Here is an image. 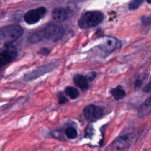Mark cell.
Returning a JSON list of instances; mask_svg holds the SVG:
<instances>
[{
  "instance_id": "obj_1",
  "label": "cell",
  "mask_w": 151,
  "mask_h": 151,
  "mask_svg": "<svg viewBox=\"0 0 151 151\" xmlns=\"http://www.w3.org/2000/svg\"><path fill=\"white\" fill-rule=\"evenodd\" d=\"M24 29L19 25H9L0 28V44L11 45L23 34Z\"/></svg>"
},
{
  "instance_id": "obj_2",
  "label": "cell",
  "mask_w": 151,
  "mask_h": 151,
  "mask_svg": "<svg viewBox=\"0 0 151 151\" xmlns=\"http://www.w3.org/2000/svg\"><path fill=\"white\" fill-rule=\"evenodd\" d=\"M102 12L99 11H88L81 15L78 21V25L81 29H88L100 24L103 20Z\"/></svg>"
},
{
  "instance_id": "obj_3",
  "label": "cell",
  "mask_w": 151,
  "mask_h": 151,
  "mask_svg": "<svg viewBox=\"0 0 151 151\" xmlns=\"http://www.w3.org/2000/svg\"><path fill=\"white\" fill-rule=\"evenodd\" d=\"M134 134L129 133L117 137L108 147L109 151H124L130 147L136 140Z\"/></svg>"
},
{
  "instance_id": "obj_4",
  "label": "cell",
  "mask_w": 151,
  "mask_h": 151,
  "mask_svg": "<svg viewBox=\"0 0 151 151\" xmlns=\"http://www.w3.org/2000/svg\"><path fill=\"white\" fill-rule=\"evenodd\" d=\"M45 38L52 41L60 40L64 34V29L60 24H48L44 28Z\"/></svg>"
},
{
  "instance_id": "obj_5",
  "label": "cell",
  "mask_w": 151,
  "mask_h": 151,
  "mask_svg": "<svg viewBox=\"0 0 151 151\" xmlns=\"http://www.w3.org/2000/svg\"><path fill=\"white\" fill-rule=\"evenodd\" d=\"M121 47V41L117 38L110 36L103 37V40L99 45V48L106 53L112 52Z\"/></svg>"
},
{
  "instance_id": "obj_6",
  "label": "cell",
  "mask_w": 151,
  "mask_h": 151,
  "mask_svg": "<svg viewBox=\"0 0 151 151\" xmlns=\"http://www.w3.org/2000/svg\"><path fill=\"white\" fill-rule=\"evenodd\" d=\"M17 55V49L11 45L0 48V69L13 61Z\"/></svg>"
},
{
  "instance_id": "obj_7",
  "label": "cell",
  "mask_w": 151,
  "mask_h": 151,
  "mask_svg": "<svg viewBox=\"0 0 151 151\" xmlns=\"http://www.w3.org/2000/svg\"><path fill=\"white\" fill-rule=\"evenodd\" d=\"M57 67V64L56 63H51L45 65L40 66L36 69L32 70L31 72L27 73L24 76V80L26 81L32 80L35 78L39 77L50 71H52Z\"/></svg>"
},
{
  "instance_id": "obj_8",
  "label": "cell",
  "mask_w": 151,
  "mask_h": 151,
  "mask_svg": "<svg viewBox=\"0 0 151 151\" xmlns=\"http://www.w3.org/2000/svg\"><path fill=\"white\" fill-rule=\"evenodd\" d=\"M47 12V9L40 6L29 10L24 15V20L28 24H34L43 18Z\"/></svg>"
},
{
  "instance_id": "obj_9",
  "label": "cell",
  "mask_w": 151,
  "mask_h": 151,
  "mask_svg": "<svg viewBox=\"0 0 151 151\" xmlns=\"http://www.w3.org/2000/svg\"><path fill=\"white\" fill-rule=\"evenodd\" d=\"M84 116L90 121H96L101 119L104 114L103 110L99 106L94 104L87 106L83 110Z\"/></svg>"
},
{
  "instance_id": "obj_10",
  "label": "cell",
  "mask_w": 151,
  "mask_h": 151,
  "mask_svg": "<svg viewBox=\"0 0 151 151\" xmlns=\"http://www.w3.org/2000/svg\"><path fill=\"white\" fill-rule=\"evenodd\" d=\"M52 17L57 22H62L67 19L68 12L64 8H56L52 12Z\"/></svg>"
},
{
  "instance_id": "obj_11",
  "label": "cell",
  "mask_w": 151,
  "mask_h": 151,
  "mask_svg": "<svg viewBox=\"0 0 151 151\" xmlns=\"http://www.w3.org/2000/svg\"><path fill=\"white\" fill-rule=\"evenodd\" d=\"M151 113V95L140 106L138 114L140 117H146Z\"/></svg>"
},
{
  "instance_id": "obj_12",
  "label": "cell",
  "mask_w": 151,
  "mask_h": 151,
  "mask_svg": "<svg viewBox=\"0 0 151 151\" xmlns=\"http://www.w3.org/2000/svg\"><path fill=\"white\" fill-rule=\"evenodd\" d=\"M73 81L76 86L83 91L87 90L89 87L88 83V81L86 76L81 74H77L74 76Z\"/></svg>"
},
{
  "instance_id": "obj_13",
  "label": "cell",
  "mask_w": 151,
  "mask_h": 151,
  "mask_svg": "<svg viewBox=\"0 0 151 151\" xmlns=\"http://www.w3.org/2000/svg\"><path fill=\"white\" fill-rule=\"evenodd\" d=\"M44 34L43 29H38L30 33L28 37V41L30 43H37L44 39Z\"/></svg>"
},
{
  "instance_id": "obj_14",
  "label": "cell",
  "mask_w": 151,
  "mask_h": 151,
  "mask_svg": "<svg viewBox=\"0 0 151 151\" xmlns=\"http://www.w3.org/2000/svg\"><path fill=\"white\" fill-rule=\"evenodd\" d=\"M110 93L116 100L122 99L126 95L125 91L121 86H118L116 88H112L110 90Z\"/></svg>"
},
{
  "instance_id": "obj_15",
  "label": "cell",
  "mask_w": 151,
  "mask_h": 151,
  "mask_svg": "<svg viewBox=\"0 0 151 151\" xmlns=\"http://www.w3.org/2000/svg\"><path fill=\"white\" fill-rule=\"evenodd\" d=\"M64 92L66 95L69 96L72 99H76L79 94L78 90L72 86H68L65 88Z\"/></svg>"
},
{
  "instance_id": "obj_16",
  "label": "cell",
  "mask_w": 151,
  "mask_h": 151,
  "mask_svg": "<svg viewBox=\"0 0 151 151\" xmlns=\"http://www.w3.org/2000/svg\"><path fill=\"white\" fill-rule=\"evenodd\" d=\"M65 133L66 136L70 139H76L78 135L77 130L73 127H68L65 130Z\"/></svg>"
},
{
  "instance_id": "obj_17",
  "label": "cell",
  "mask_w": 151,
  "mask_h": 151,
  "mask_svg": "<svg viewBox=\"0 0 151 151\" xmlns=\"http://www.w3.org/2000/svg\"><path fill=\"white\" fill-rule=\"evenodd\" d=\"M143 0H134L132 1L129 3L128 8L130 10H134L137 8H138L142 3H143Z\"/></svg>"
},
{
  "instance_id": "obj_18",
  "label": "cell",
  "mask_w": 151,
  "mask_h": 151,
  "mask_svg": "<svg viewBox=\"0 0 151 151\" xmlns=\"http://www.w3.org/2000/svg\"><path fill=\"white\" fill-rule=\"evenodd\" d=\"M140 20L144 25H149L151 24V17L150 16L143 15L140 18Z\"/></svg>"
},
{
  "instance_id": "obj_19",
  "label": "cell",
  "mask_w": 151,
  "mask_h": 151,
  "mask_svg": "<svg viewBox=\"0 0 151 151\" xmlns=\"http://www.w3.org/2000/svg\"><path fill=\"white\" fill-rule=\"evenodd\" d=\"M68 101V99L62 94H58V103L60 104H64Z\"/></svg>"
},
{
  "instance_id": "obj_20",
  "label": "cell",
  "mask_w": 151,
  "mask_h": 151,
  "mask_svg": "<svg viewBox=\"0 0 151 151\" xmlns=\"http://www.w3.org/2000/svg\"><path fill=\"white\" fill-rule=\"evenodd\" d=\"M96 73L95 72H91L87 75L86 77L88 81H92L94 79V78L96 77Z\"/></svg>"
},
{
  "instance_id": "obj_21",
  "label": "cell",
  "mask_w": 151,
  "mask_h": 151,
  "mask_svg": "<svg viewBox=\"0 0 151 151\" xmlns=\"http://www.w3.org/2000/svg\"><path fill=\"white\" fill-rule=\"evenodd\" d=\"M143 91L145 93H150L151 92V80L149 82V83L144 87L143 88Z\"/></svg>"
},
{
  "instance_id": "obj_22",
  "label": "cell",
  "mask_w": 151,
  "mask_h": 151,
  "mask_svg": "<svg viewBox=\"0 0 151 151\" xmlns=\"http://www.w3.org/2000/svg\"><path fill=\"white\" fill-rule=\"evenodd\" d=\"M40 52L44 55H47L50 53V50L47 48H42L40 50Z\"/></svg>"
},
{
  "instance_id": "obj_23",
  "label": "cell",
  "mask_w": 151,
  "mask_h": 151,
  "mask_svg": "<svg viewBox=\"0 0 151 151\" xmlns=\"http://www.w3.org/2000/svg\"><path fill=\"white\" fill-rule=\"evenodd\" d=\"M142 81L140 80H136V83H135V84H134V86H135V87L136 88L137 87V88H138V87H139L140 86V85L142 84Z\"/></svg>"
},
{
  "instance_id": "obj_24",
  "label": "cell",
  "mask_w": 151,
  "mask_h": 151,
  "mask_svg": "<svg viewBox=\"0 0 151 151\" xmlns=\"http://www.w3.org/2000/svg\"><path fill=\"white\" fill-rule=\"evenodd\" d=\"M93 130L92 127H87V134L88 135H91L93 134L92 131Z\"/></svg>"
},
{
  "instance_id": "obj_25",
  "label": "cell",
  "mask_w": 151,
  "mask_h": 151,
  "mask_svg": "<svg viewBox=\"0 0 151 151\" xmlns=\"http://www.w3.org/2000/svg\"><path fill=\"white\" fill-rule=\"evenodd\" d=\"M147 2L149 4H151V1H147Z\"/></svg>"
},
{
  "instance_id": "obj_26",
  "label": "cell",
  "mask_w": 151,
  "mask_h": 151,
  "mask_svg": "<svg viewBox=\"0 0 151 151\" xmlns=\"http://www.w3.org/2000/svg\"><path fill=\"white\" fill-rule=\"evenodd\" d=\"M150 80H151V78H150Z\"/></svg>"
}]
</instances>
